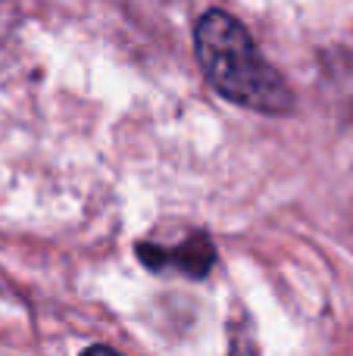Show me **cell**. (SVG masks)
<instances>
[{
    "label": "cell",
    "mask_w": 353,
    "mask_h": 356,
    "mask_svg": "<svg viewBox=\"0 0 353 356\" xmlns=\"http://www.w3.org/2000/svg\"><path fill=\"white\" fill-rule=\"evenodd\" d=\"M197 63L210 85L231 104L256 113H291L294 94L275 66L254 44L241 22L225 10H206L194 29Z\"/></svg>",
    "instance_id": "obj_1"
},
{
    "label": "cell",
    "mask_w": 353,
    "mask_h": 356,
    "mask_svg": "<svg viewBox=\"0 0 353 356\" xmlns=\"http://www.w3.org/2000/svg\"><path fill=\"white\" fill-rule=\"evenodd\" d=\"M138 259H141L150 272H156V275L179 272V275L191 278V282H200V278H206L210 269L216 266V247H213L210 234L197 232L175 247L138 244Z\"/></svg>",
    "instance_id": "obj_2"
},
{
    "label": "cell",
    "mask_w": 353,
    "mask_h": 356,
    "mask_svg": "<svg viewBox=\"0 0 353 356\" xmlns=\"http://www.w3.org/2000/svg\"><path fill=\"white\" fill-rule=\"evenodd\" d=\"M81 356H119L116 350H113V347H104V344H94V347H88L85 353Z\"/></svg>",
    "instance_id": "obj_3"
}]
</instances>
